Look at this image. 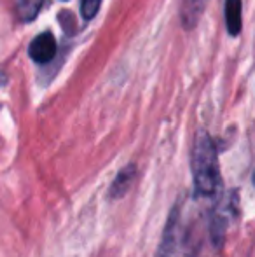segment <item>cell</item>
I'll use <instances>...</instances> for the list:
<instances>
[{"instance_id":"cell-1","label":"cell","mask_w":255,"mask_h":257,"mask_svg":"<svg viewBox=\"0 0 255 257\" xmlns=\"http://www.w3.org/2000/svg\"><path fill=\"white\" fill-rule=\"evenodd\" d=\"M192 177L196 196L217 200L222 191L220 166H218L217 147L204 130L197 132L196 142H194Z\"/></svg>"},{"instance_id":"cell-2","label":"cell","mask_w":255,"mask_h":257,"mask_svg":"<svg viewBox=\"0 0 255 257\" xmlns=\"http://www.w3.org/2000/svg\"><path fill=\"white\" fill-rule=\"evenodd\" d=\"M196 248L197 241L194 238L192 229L187 226L184 215L180 213V205H177L168 219L157 257H194Z\"/></svg>"},{"instance_id":"cell-3","label":"cell","mask_w":255,"mask_h":257,"mask_svg":"<svg viewBox=\"0 0 255 257\" xmlns=\"http://www.w3.org/2000/svg\"><path fill=\"white\" fill-rule=\"evenodd\" d=\"M28 54L35 63H49L53 58L56 56V39L51 32H44L39 34L37 37L32 41L30 48H28Z\"/></svg>"},{"instance_id":"cell-4","label":"cell","mask_w":255,"mask_h":257,"mask_svg":"<svg viewBox=\"0 0 255 257\" xmlns=\"http://www.w3.org/2000/svg\"><path fill=\"white\" fill-rule=\"evenodd\" d=\"M241 0H225V27H227V32L232 37H236L241 32Z\"/></svg>"},{"instance_id":"cell-5","label":"cell","mask_w":255,"mask_h":257,"mask_svg":"<svg viewBox=\"0 0 255 257\" xmlns=\"http://www.w3.org/2000/svg\"><path fill=\"white\" fill-rule=\"evenodd\" d=\"M135 175H136L135 165H129V166H126V168L121 170V172L117 173L116 180L112 182V186H110L109 196L114 200V198H121L123 194H126V191L129 189V186H131Z\"/></svg>"},{"instance_id":"cell-6","label":"cell","mask_w":255,"mask_h":257,"mask_svg":"<svg viewBox=\"0 0 255 257\" xmlns=\"http://www.w3.org/2000/svg\"><path fill=\"white\" fill-rule=\"evenodd\" d=\"M208 0H184L182 6V23L185 28H192L203 14Z\"/></svg>"},{"instance_id":"cell-7","label":"cell","mask_w":255,"mask_h":257,"mask_svg":"<svg viewBox=\"0 0 255 257\" xmlns=\"http://www.w3.org/2000/svg\"><path fill=\"white\" fill-rule=\"evenodd\" d=\"M44 0H16L18 16L23 21H32L41 11Z\"/></svg>"},{"instance_id":"cell-8","label":"cell","mask_w":255,"mask_h":257,"mask_svg":"<svg viewBox=\"0 0 255 257\" xmlns=\"http://www.w3.org/2000/svg\"><path fill=\"white\" fill-rule=\"evenodd\" d=\"M100 4H102V0H82L81 2L82 16H84L86 20L95 18L96 13H98V9H100Z\"/></svg>"}]
</instances>
